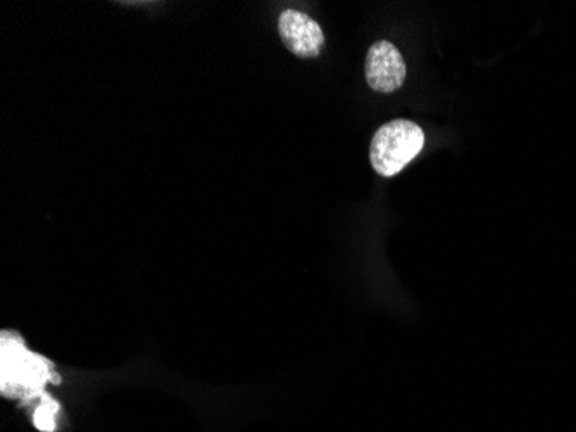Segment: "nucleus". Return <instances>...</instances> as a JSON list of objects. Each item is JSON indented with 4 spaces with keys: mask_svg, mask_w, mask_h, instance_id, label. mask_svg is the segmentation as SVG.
Returning <instances> with one entry per match:
<instances>
[{
    "mask_svg": "<svg viewBox=\"0 0 576 432\" xmlns=\"http://www.w3.org/2000/svg\"><path fill=\"white\" fill-rule=\"evenodd\" d=\"M52 381V363L29 351L20 337L2 334V393L4 396L34 398Z\"/></svg>",
    "mask_w": 576,
    "mask_h": 432,
    "instance_id": "f257e3e1",
    "label": "nucleus"
},
{
    "mask_svg": "<svg viewBox=\"0 0 576 432\" xmlns=\"http://www.w3.org/2000/svg\"><path fill=\"white\" fill-rule=\"evenodd\" d=\"M425 147V132L411 120H392L380 126L370 144V161L381 176L401 173Z\"/></svg>",
    "mask_w": 576,
    "mask_h": 432,
    "instance_id": "f03ea898",
    "label": "nucleus"
},
{
    "mask_svg": "<svg viewBox=\"0 0 576 432\" xmlns=\"http://www.w3.org/2000/svg\"><path fill=\"white\" fill-rule=\"evenodd\" d=\"M364 73L375 92L392 94L404 85L408 70L399 49L392 42L380 40L367 49Z\"/></svg>",
    "mask_w": 576,
    "mask_h": 432,
    "instance_id": "7ed1b4c3",
    "label": "nucleus"
},
{
    "mask_svg": "<svg viewBox=\"0 0 576 432\" xmlns=\"http://www.w3.org/2000/svg\"><path fill=\"white\" fill-rule=\"evenodd\" d=\"M278 34L288 51L299 58H317L325 47V34L320 23L296 9H285L280 14Z\"/></svg>",
    "mask_w": 576,
    "mask_h": 432,
    "instance_id": "20e7f679",
    "label": "nucleus"
},
{
    "mask_svg": "<svg viewBox=\"0 0 576 432\" xmlns=\"http://www.w3.org/2000/svg\"><path fill=\"white\" fill-rule=\"evenodd\" d=\"M55 414H58V404H55L54 399L43 396L40 405L35 408V424L40 431H54Z\"/></svg>",
    "mask_w": 576,
    "mask_h": 432,
    "instance_id": "39448f33",
    "label": "nucleus"
}]
</instances>
